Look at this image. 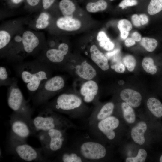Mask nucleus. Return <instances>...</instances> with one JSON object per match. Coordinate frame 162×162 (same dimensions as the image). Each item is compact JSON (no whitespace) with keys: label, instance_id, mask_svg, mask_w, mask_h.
Listing matches in <instances>:
<instances>
[{"label":"nucleus","instance_id":"nucleus-1","mask_svg":"<svg viewBox=\"0 0 162 162\" xmlns=\"http://www.w3.org/2000/svg\"><path fill=\"white\" fill-rule=\"evenodd\" d=\"M31 123L35 133L54 129L79 128L68 118L48 108H45L32 118Z\"/></svg>","mask_w":162,"mask_h":162},{"label":"nucleus","instance_id":"nucleus-2","mask_svg":"<svg viewBox=\"0 0 162 162\" xmlns=\"http://www.w3.org/2000/svg\"><path fill=\"white\" fill-rule=\"evenodd\" d=\"M67 130L54 129L38 132L37 137L41 143L43 153L49 161L52 158L55 157L66 146Z\"/></svg>","mask_w":162,"mask_h":162},{"label":"nucleus","instance_id":"nucleus-3","mask_svg":"<svg viewBox=\"0 0 162 162\" xmlns=\"http://www.w3.org/2000/svg\"><path fill=\"white\" fill-rule=\"evenodd\" d=\"M82 101L78 96L71 93H64L59 95L52 102L46 104L45 108L63 113L73 118H84L87 112L82 109Z\"/></svg>","mask_w":162,"mask_h":162},{"label":"nucleus","instance_id":"nucleus-4","mask_svg":"<svg viewBox=\"0 0 162 162\" xmlns=\"http://www.w3.org/2000/svg\"><path fill=\"white\" fill-rule=\"evenodd\" d=\"M71 146L79 152L86 162L101 161L107 154V149L102 142L87 135L75 138Z\"/></svg>","mask_w":162,"mask_h":162},{"label":"nucleus","instance_id":"nucleus-5","mask_svg":"<svg viewBox=\"0 0 162 162\" xmlns=\"http://www.w3.org/2000/svg\"><path fill=\"white\" fill-rule=\"evenodd\" d=\"M19 74L28 90L31 93L36 92L49 78L47 64L42 62L24 64L20 69Z\"/></svg>","mask_w":162,"mask_h":162},{"label":"nucleus","instance_id":"nucleus-6","mask_svg":"<svg viewBox=\"0 0 162 162\" xmlns=\"http://www.w3.org/2000/svg\"><path fill=\"white\" fill-rule=\"evenodd\" d=\"M120 124L119 120L111 116L87 126L90 136L102 142L105 140L112 141L115 139L116 134V130Z\"/></svg>","mask_w":162,"mask_h":162},{"label":"nucleus","instance_id":"nucleus-7","mask_svg":"<svg viewBox=\"0 0 162 162\" xmlns=\"http://www.w3.org/2000/svg\"><path fill=\"white\" fill-rule=\"evenodd\" d=\"M7 102L13 112L22 116L31 122L32 110L28 104L15 80L13 79L9 85Z\"/></svg>","mask_w":162,"mask_h":162},{"label":"nucleus","instance_id":"nucleus-8","mask_svg":"<svg viewBox=\"0 0 162 162\" xmlns=\"http://www.w3.org/2000/svg\"><path fill=\"white\" fill-rule=\"evenodd\" d=\"M9 143L26 142L28 137L35 134L31 122L22 116L13 112L10 116Z\"/></svg>","mask_w":162,"mask_h":162},{"label":"nucleus","instance_id":"nucleus-9","mask_svg":"<svg viewBox=\"0 0 162 162\" xmlns=\"http://www.w3.org/2000/svg\"><path fill=\"white\" fill-rule=\"evenodd\" d=\"M64 81L59 76L49 78L40 86L33 98L34 104L39 105L46 103L53 94L64 87Z\"/></svg>","mask_w":162,"mask_h":162},{"label":"nucleus","instance_id":"nucleus-10","mask_svg":"<svg viewBox=\"0 0 162 162\" xmlns=\"http://www.w3.org/2000/svg\"><path fill=\"white\" fill-rule=\"evenodd\" d=\"M10 149L17 158L26 162H46L41 148H34L26 142L9 143Z\"/></svg>","mask_w":162,"mask_h":162},{"label":"nucleus","instance_id":"nucleus-11","mask_svg":"<svg viewBox=\"0 0 162 162\" xmlns=\"http://www.w3.org/2000/svg\"><path fill=\"white\" fill-rule=\"evenodd\" d=\"M53 161L60 162H86L79 152L72 146H67L56 156Z\"/></svg>","mask_w":162,"mask_h":162},{"label":"nucleus","instance_id":"nucleus-12","mask_svg":"<svg viewBox=\"0 0 162 162\" xmlns=\"http://www.w3.org/2000/svg\"><path fill=\"white\" fill-rule=\"evenodd\" d=\"M114 107L115 105L113 102H109L99 109L95 110L88 118L87 126L112 116Z\"/></svg>","mask_w":162,"mask_h":162},{"label":"nucleus","instance_id":"nucleus-13","mask_svg":"<svg viewBox=\"0 0 162 162\" xmlns=\"http://www.w3.org/2000/svg\"><path fill=\"white\" fill-rule=\"evenodd\" d=\"M22 36V50L27 54L32 53L39 45V39L33 32L28 30L25 31Z\"/></svg>","mask_w":162,"mask_h":162},{"label":"nucleus","instance_id":"nucleus-14","mask_svg":"<svg viewBox=\"0 0 162 162\" xmlns=\"http://www.w3.org/2000/svg\"><path fill=\"white\" fill-rule=\"evenodd\" d=\"M98 92L97 83L93 80H89L84 83L80 89V93L84 102L89 103L94 99Z\"/></svg>","mask_w":162,"mask_h":162},{"label":"nucleus","instance_id":"nucleus-15","mask_svg":"<svg viewBox=\"0 0 162 162\" xmlns=\"http://www.w3.org/2000/svg\"><path fill=\"white\" fill-rule=\"evenodd\" d=\"M120 95L123 100L133 107H137L141 104V95L135 90L130 89H124L121 92Z\"/></svg>","mask_w":162,"mask_h":162},{"label":"nucleus","instance_id":"nucleus-16","mask_svg":"<svg viewBox=\"0 0 162 162\" xmlns=\"http://www.w3.org/2000/svg\"><path fill=\"white\" fill-rule=\"evenodd\" d=\"M56 24L59 28L68 31L78 30L81 25V22L79 20L64 16L59 18L57 20Z\"/></svg>","mask_w":162,"mask_h":162},{"label":"nucleus","instance_id":"nucleus-17","mask_svg":"<svg viewBox=\"0 0 162 162\" xmlns=\"http://www.w3.org/2000/svg\"><path fill=\"white\" fill-rule=\"evenodd\" d=\"M91 58L92 60L102 70L106 71L109 68L106 57L94 45L90 48Z\"/></svg>","mask_w":162,"mask_h":162},{"label":"nucleus","instance_id":"nucleus-18","mask_svg":"<svg viewBox=\"0 0 162 162\" xmlns=\"http://www.w3.org/2000/svg\"><path fill=\"white\" fill-rule=\"evenodd\" d=\"M75 72L80 77L87 80L94 78L97 75L95 70L86 61L76 66Z\"/></svg>","mask_w":162,"mask_h":162},{"label":"nucleus","instance_id":"nucleus-19","mask_svg":"<svg viewBox=\"0 0 162 162\" xmlns=\"http://www.w3.org/2000/svg\"><path fill=\"white\" fill-rule=\"evenodd\" d=\"M68 52L64 50L59 45L58 49H50L47 50L45 53L46 60L44 62L45 63L47 61L53 63H59L62 62L64 56Z\"/></svg>","mask_w":162,"mask_h":162},{"label":"nucleus","instance_id":"nucleus-20","mask_svg":"<svg viewBox=\"0 0 162 162\" xmlns=\"http://www.w3.org/2000/svg\"><path fill=\"white\" fill-rule=\"evenodd\" d=\"M147 129V124L143 121L139 122L132 128L131 135L135 142L140 145H142L144 143V134Z\"/></svg>","mask_w":162,"mask_h":162},{"label":"nucleus","instance_id":"nucleus-21","mask_svg":"<svg viewBox=\"0 0 162 162\" xmlns=\"http://www.w3.org/2000/svg\"><path fill=\"white\" fill-rule=\"evenodd\" d=\"M147 105L150 111L155 116H162V104L159 100L155 98H150L148 99Z\"/></svg>","mask_w":162,"mask_h":162},{"label":"nucleus","instance_id":"nucleus-22","mask_svg":"<svg viewBox=\"0 0 162 162\" xmlns=\"http://www.w3.org/2000/svg\"><path fill=\"white\" fill-rule=\"evenodd\" d=\"M60 9L64 16L73 18V13L75 9L74 3L70 0H62L59 4Z\"/></svg>","mask_w":162,"mask_h":162},{"label":"nucleus","instance_id":"nucleus-23","mask_svg":"<svg viewBox=\"0 0 162 162\" xmlns=\"http://www.w3.org/2000/svg\"><path fill=\"white\" fill-rule=\"evenodd\" d=\"M123 116L125 121L128 123H133L136 119V115L132 107L125 102L121 104Z\"/></svg>","mask_w":162,"mask_h":162},{"label":"nucleus","instance_id":"nucleus-24","mask_svg":"<svg viewBox=\"0 0 162 162\" xmlns=\"http://www.w3.org/2000/svg\"><path fill=\"white\" fill-rule=\"evenodd\" d=\"M107 3L104 0H99L94 2L88 3L86 6L88 11L96 13L105 10L107 7Z\"/></svg>","mask_w":162,"mask_h":162},{"label":"nucleus","instance_id":"nucleus-25","mask_svg":"<svg viewBox=\"0 0 162 162\" xmlns=\"http://www.w3.org/2000/svg\"><path fill=\"white\" fill-rule=\"evenodd\" d=\"M142 65L144 70L147 73L153 75L157 72L156 66L154 65L153 59L150 57H145Z\"/></svg>","mask_w":162,"mask_h":162},{"label":"nucleus","instance_id":"nucleus-26","mask_svg":"<svg viewBox=\"0 0 162 162\" xmlns=\"http://www.w3.org/2000/svg\"><path fill=\"white\" fill-rule=\"evenodd\" d=\"M50 16L47 13L44 12L40 14L36 22L35 27L38 29H44L48 26Z\"/></svg>","mask_w":162,"mask_h":162},{"label":"nucleus","instance_id":"nucleus-27","mask_svg":"<svg viewBox=\"0 0 162 162\" xmlns=\"http://www.w3.org/2000/svg\"><path fill=\"white\" fill-rule=\"evenodd\" d=\"M140 43L141 45L149 52L153 51L158 45V41L155 39L148 37L142 38Z\"/></svg>","mask_w":162,"mask_h":162},{"label":"nucleus","instance_id":"nucleus-28","mask_svg":"<svg viewBox=\"0 0 162 162\" xmlns=\"http://www.w3.org/2000/svg\"><path fill=\"white\" fill-rule=\"evenodd\" d=\"M162 10V0H151L148 6L147 11L150 15H154Z\"/></svg>","mask_w":162,"mask_h":162},{"label":"nucleus","instance_id":"nucleus-29","mask_svg":"<svg viewBox=\"0 0 162 162\" xmlns=\"http://www.w3.org/2000/svg\"><path fill=\"white\" fill-rule=\"evenodd\" d=\"M13 79L11 80L9 77L7 70L4 66L0 67V86L9 85L12 83Z\"/></svg>","mask_w":162,"mask_h":162},{"label":"nucleus","instance_id":"nucleus-30","mask_svg":"<svg viewBox=\"0 0 162 162\" xmlns=\"http://www.w3.org/2000/svg\"><path fill=\"white\" fill-rule=\"evenodd\" d=\"M147 153L144 149H140L137 155L135 157H129L126 158V162H143L146 159Z\"/></svg>","mask_w":162,"mask_h":162},{"label":"nucleus","instance_id":"nucleus-31","mask_svg":"<svg viewBox=\"0 0 162 162\" xmlns=\"http://www.w3.org/2000/svg\"><path fill=\"white\" fill-rule=\"evenodd\" d=\"M11 38L10 34L7 31L1 30L0 31V49L2 50L9 44Z\"/></svg>","mask_w":162,"mask_h":162},{"label":"nucleus","instance_id":"nucleus-32","mask_svg":"<svg viewBox=\"0 0 162 162\" xmlns=\"http://www.w3.org/2000/svg\"><path fill=\"white\" fill-rule=\"evenodd\" d=\"M123 61L129 71L132 72L134 70L136 64V61L133 56L130 55L125 56L123 58Z\"/></svg>","mask_w":162,"mask_h":162},{"label":"nucleus","instance_id":"nucleus-33","mask_svg":"<svg viewBox=\"0 0 162 162\" xmlns=\"http://www.w3.org/2000/svg\"><path fill=\"white\" fill-rule=\"evenodd\" d=\"M118 27L119 31H126L129 32L132 28V26L130 22L126 19H122L119 21Z\"/></svg>","mask_w":162,"mask_h":162},{"label":"nucleus","instance_id":"nucleus-34","mask_svg":"<svg viewBox=\"0 0 162 162\" xmlns=\"http://www.w3.org/2000/svg\"><path fill=\"white\" fill-rule=\"evenodd\" d=\"M99 44L100 46L107 51L112 50L115 46L113 43L110 40L100 41Z\"/></svg>","mask_w":162,"mask_h":162},{"label":"nucleus","instance_id":"nucleus-35","mask_svg":"<svg viewBox=\"0 0 162 162\" xmlns=\"http://www.w3.org/2000/svg\"><path fill=\"white\" fill-rule=\"evenodd\" d=\"M137 3L136 0H123L119 3V6L124 9L127 7L136 5Z\"/></svg>","mask_w":162,"mask_h":162},{"label":"nucleus","instance_id":"nucleus-36","mask_svg":"<svg viewBox=\"0 0 162 162\" xmlns=\"http://www.w3.org/2000/svg\"><path fill=\"white\" fill-rule=\"evenodd\" d=\"M111 67L114 69L116 72L119 73H123L124 72L125 70L124 65L121 62H118Z\"/></svg>","mask_w":162,"mask_h":162},{"label":"nucleus","instance_id":"nucleus-37","mask_svg":"<svg viewBox=\"0 0 162 162\" xmlns=\"http://www.w3.org/2000/svg\"><path fill=\"white\" fill-rule=\"evenodd\" d=\"M97 39L99 42L110 40L106 33L103 31H100L98 33L97 37Z\"/></svg>","mask_w":162,"mask_h":162},{"label":"nucleus","instance_id":"nucleus-38","mask_svg":"<svg viewBox=\"0 0 162 162\" xmlns=\"http://www.w3.org/2000/svg\"><path fill=\"white\" fill-rule=\"evenodd\" d=\"M56 0H42L43 7L44 9L49 8Z\"/></svg>","mask_w":162,"mask_h":162},{"label":"nucleus","instance_id":"nucleus-39","mask_svg":"<svg viewBox=\"0 0 162 162\" xmlns=\"http://www.w3.org/2000/svg\"><path fill=\"white\" fill-rule=\"evenodd\" d=\"M132 21L135 26L139 27L141 26L139 16L136 14L133 15L131 17Z\"/></svg>","mask_w":162,"mask_h":162},{"label":"nucleus","instance_id":"nucleus-40","mask_svg":"<svg viewBox=\"0 0 162 162\" xmlns=\"http://www.w3.org/2000/svg\"><path fill=\"white\" fill-rule=\"evenodd\" d=\"M140 22L141 24L144 25L147 24L148 21L147 16L145 14H141L139 16Z\"/></svg>","mask_w":162,"mask_h":162},{"label":"nucleus","instance_id":"nucleus-41","mask_svg":"<svg viewBox=\"0 0 162 162\" xmlns=\"http://www.w3.org/2000/svg\"><path fill=\"white\" fill-rule=\"evenodd\" d=\"M135 44V41L132 38H127L125 41V44L128 47L133 46Z\"/></svg>","mask_w":162,"mask_h":162},{"label":"nucleus","instance_id":"nucleus-42","mask_svg":"<svg viewBox=\"0 0 162 162\" xmlns=\"http://www.w3.org/2000/svg\"><path fill=\"white\" fill-rule=\"evenodd\" d=\"M131 38L135 41H139L141 39V34L137 32H133L132 34Z\"/></svg>","mask_w":162,"mask_h":162},{"label":"nucleus","instance_id":"nucleus-43","mask_svg":"<svg viewBox=\"0 0 162 162\" xmlns=\"http://www.w3.org/2000/svg\"><path fill=\"white\" fill-rule=\"evenodd\" d=\"M120 50L118 49H116L111 52H107L106 53V56L109 58H110L119 52Z\"/></svg>","mask_w":162,"mask_h":162},{"label":"nucleus","instance_id":"nucleus-44","mask_svg":"<svg viewBox=\"0 0 162 162\" xmlns=\"http://www.w3.org/2000/svg\"><path fill=\"white\" fill-rule=\"evenodd\" d=\"M14 40L16 43L18 44L22 43V36L19 35H16L14 38Z\"/></svg>","mask_w":162,"mask_h":162},{"label":"nucleus","instance_id":"nucleus-45","mask_svg":"<svg viewBox=\"0 0 162 162\" xmlns=\"http://www.w3.org/2000/svg\"><path fill=\"white\" fill-rule=\"evenodd\" d=\"M40 0H26L28 4L31 6H34L37 5Z\"/></svg>","mask_w":162,"mask_h":162},{"label":"nucleus","instance_id":"nucleus-46","mask_svg":"<svg viewBox=\"0 0 162 162\" xmlns=\"http://www.w3.org/2000/svg\"><path fill=\"white\" fill-rule=\"evenodd\" d=\"M121 36L123 39H125L128 37L129 34V32L126 31H120Z\"/></svg>","mask_w":162,"mask_h":162},{"label":"nucleus","instance_id":"nucleus-47","mask_svg":"<svg viewBox=\"0 0 162 162\" xmlns=\"http://www.w3.org/2000/svg\"><path fill=\"white\" fill-rule=\"evenodd\" d=\"M22 0H11L12 2L15 4H18L20 3Z\"/></svg>","mask_w":162,"mask_h":162},{"label":"nucleus","instance_id":"nucleus-48","mask_svg":"<svg viewBox=\"0 0 162 162\" xmlns=\"http://www.w3.org/2000/svg\"><path fill=\"white\" fill-rule=\"evenodd\" d=\"M160 162H162V155H161L160 159Z\"/></svg>","mask_w":162,"mask_h":162},{"label":"nucleus","instance_id":"nucleus-49","mask_svg":"<svg viewBox=\"0 0 162 162\" xmlns=\"http://www.w3.org/2000/svg\"><path fill=\"white\" fill-rule=\"evenodd\" d=\"M109 0L111 1H113L114 0Z\"/></svg>","mask_w":162,"mask_h":162}]
</instances>
